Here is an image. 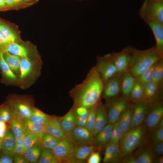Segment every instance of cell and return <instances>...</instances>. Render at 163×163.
<instances>
[{
  "label": "cell",
  "instance_id": "cell-1",
  "mask_svg": "<svg viewBox=\"0 0 163 163\" xmlns=\"http://www.w3.org/2000/svg\"><path fill=\"white\" fill-rule=\"evenodd\" d=\"M104 82L95 66L88 73L81 83L70 91L75 107L82 106L88 109L96 105L102 94Z\"/></svg>",
  "mask_w": 163,
  "mask_h": 163
},
{
  "label": "cell",
  "instance_id": "cell-2",
  "mask_svg": "<svg viewBox=\"0 0 163 163\" xmlns=\"http://www.w3.org/2000/svg\"><path fill=\"white\" fill-rule=\"evenodd\" d=\"M131 60L128 70L135 79L145 70L163 59V53L158 51L155 45L149 49L139 50L129 46Z\"/></svg>",
  "mask_w": 163,
  "mask_h": 163
},
{
  "label": "cell",
  "instance_id": "cell-3",
  "mask_svg": "<svg viewBox=\"0 0 163 163\" xmlns=\"http://www.w3.org/2000/svg\"><path fill=\"white\" fill-rule=\"evenodd\" d=\"M42 65L41 59L21 58L18 75L19 86L24 89L32 85L40 74Z\"/></svg>",
  "mask_w": 163,
  "mask_h": 163
},
{
  "label": "cell",
  "instance_id": "cell-4",
  "mask_svg": "<svg viewBox=\"0 0 163 163\" xmlns=\"http://www.w3.org/2000/svg\"><path fill=\"white\" fill-rule=\"evenodd\" d=\"M6 101L16 116L23 120L30 119L35 107L32 97L11 94L6 97Z\"/></svg>",
  "mask_w": 163,
  "mask_h": 163
},
{
  "label": "cell",
  "instance_id": "cell-5",
  "mask_svg": "<svg viewBox=\"0 0 163 163\" xmlns=\"http://www.w3.org/2000/svg\"><path fill=\"white\" fill-rule=\"evenodd\" d=\"M145 133V128L140 125L130 129L124 134L120 145L123 156L131 154L141 145Z\"/></svg>",
  "mask_w": 163,
  "mask_h": 163
},
{
  "label": "cell",
  "instance_id": "cell-6",
  "mask_svg": "<svg viewBox=\"0 0 163 163\" xmlns=\"http://www.w3.org/2000/svg\"><path fill=\"white\" fill-rule=\"evenodd\" d=\"M139 14L146 24L154 22L163 23V2L144 0Z\"/></svg>",
  "mask_w": 163,
  "mask_h": 163
},
{
  "label": "cell",
  "instance_id": "cell-7",
  "mask_svg": "<svg viewBox=\"0 0 163 163\" xmlns=\"http://www.w3.org/2000/svg\"><path fill=\"white\" fill-rule=\"evenodd\" d=\"M6 51L21 58L41 59L35 46L29 41H24L22 40L10 43L5 47L2 51Z\"/></svg>",
  "mask_w": 163,
  "mask_h": 163
},
{
  "label": "cell",
  "instance_id": "cell-8",
  "mask_svg": "<svg viewBox=\"0 0 163 163\" xmlns=\"http://www.w3.org/2000/svg\"><path fill=\"white\" fill-rule=\"evenodd\" d=\"M94 66L104 83L118 73L113 60L111 53L102 56H97L96 65Z\"/></svg>",
  "mask_w": 163,
  "mask_h": 163
},
{
  "label": "cell",
  "instance_id": "cell-9",
  "mask_svg": "<svg viewBox=\"0 0 163 163\" xmlns=\"http://www.w3.org/2000/svg\"><path fill=\"white\" fill-rule=\"evenodd\" d=\"M74 146L68 138L59 142L52 150L59 163H76L74 155Z\"/></svg>",
  "mask_w": 163,
  "mask_h": 163
},
{
  "label": "cell",
  "instance_id": "cell-10",
  "mask_svg": "<svg viewBox=\"0 0 163 163\" xmlns=\"http://www.w3.org/2000/svg\"><path fill=\"white\" fill-rule=\"evenodd\" d=\"M108 101L107 104L108 109V122L113 124L118 120L121 115L128 105V98L123 96Z\"/></svg>",
  "mask_w": 163,
  "mask_h": 163
},
{
  "label": "cell",
  "instance_id": "cell-11",
  "mask_svg": "<svg viewBox=\"0 0 163 163\" xmlns=\"http://www.w3.org/2000/svg\"><path fill=\"white\" fill-rule=\"evenodd\" d=\"M111 54L117 73L123 74L128 70L131 58L129 46L125 47L119 52H114Z\"/></svg>",
  "mask_w": 163,
  "mask_h": 163
},
{
  "label": "cell",
  "instance_id": "cell-12",
  "mask_svg": "<svg viewBox=\"0 0 163 163\" xmlns=\"http://www.w3.org/2000/svg\"><path fill=\"white\" fill-rule=\"evenodd\" d=\"M94 137L92 133L85 127L75 126L68 138L76 146L88 145L94 140Z\"/></svg>",
  "mask_w": 163,
  "mask_h": 163
},
{
  "label": "cell",
  "instance_id": "cell-13",
  "mask_svg": "<svg viewBox=\"0 0 163 163\" xmlns=\"http://www.w3.org/2000/svg\"><path fill=\"white\" fill-rule=\"evenodd\" d=\"M123 74L117 73L104 83L103 92V97L109 99L115 97L121 91Z\"/></svg>",
  "mask_w": 163,
  "mask_h": 163
},
{
  "label": "cell",
  "instance_id": "cell-14",
  "mask_svg": "<svg viewBox=\"0 0 163 163\" xmlns=\"http://www.w3.org/2000/svg\"><path fill=\"white\" fill-rule=\"evenodd\" d=\"M0 71L1 82L7 85L19 86L18 77L13 72L5 61L3 51H0Z\"/></svg>",
  "mask_w": 163,
  "mask_h": 163
},
{
  "label": "cell",
  "instance_id": "cell-15",
  "mask_svg": "<svg viewBox=\"0 0 163 163\" xmlns=\"http://www.w3.org/2000/svg\"><path fill=\"white\" fill-rule=\"evenodd\" d=\"M148 102L144 98L135 102L130 129L140 125L144 121Z\"/></svg>",
  "mask_w": 163,
  "mask_h": 163
},
{
  "label": "cell",
  "instance_id": "cell-16",
  "mask_svg": "<svg viewBox=\"0 0 163 163\" xmlns=\"http://www.w3.org/2000/svg\"><path fill=\"white\" fill-rule=\"evenodd\" d=\"M163 116V106L161 103L154 104L149 110L145 119L147 127L152 130L156 127L160 120Z\"/></svg>",
  "mask_w": 163,
  "mask_h": 163
},
{
  "label": "cell",
  "instance_id": "cell-17",
  "mask_svg": "<svg viewBox=\"0 0 163 163\" xmlns=\"http://www.w3.org/2000/svg\"><path fill=\"white\" fill-rule=\"evenodd\" d=\"M0 31L10 43L22 40L18 26L2 19L0 22Z\"/></svg>",
  "mask_w": 163,
  "mask_h": 163
},
{
  "label": "cell",
  "instance_id": "cell-18",
  "mask_svg": "<svg viewBox=\"0 0 163 163\" xmlns=\"http://www.w3.org/2000/svg\"><path fill=\"white\" fill-rule=\"evenodd\" d=\"M123 156L118 144H107L104 154L103 162L117 163L120 162Z\"/></svg>",
  "mask_w": 163,
  "mask_h": 163
},
{
  "label": "cell",
  "instance_id": "cell-19",
  "mask_svg": "<svg viewBox=\"0 0 163 163\" xmlns=\"http://www.w3.org/2000/svg\"><path fill=\"white\" fill-rule=\"evenodd\" d=\"M45 127L46 133L60 140L68 138L61 126L59 118L52 117L48 123L45 126Z\"/></svg>",
  "mask_w": 163,
  "mask_h": 163
},
{
  "label": "cell",
  "instance_id": "cell-20",
  "mask_svg": "<svg viewBox=\"0 0 163 163\" xmlns=\"http://www.w3.org/2000/svg\"><path fill=\"white\" fill-rule=\"evenodd\" d=\"M107 113L106 107L99 103L97 106L95 126L93 133L94 137L96 136L99 132L107 125Z\"/></svg>",
  "mask_w": 163,
  "mask_h": 163
},
{
  "label": "cell",
  "instance_id": "cell-21",
  "mask_svg": "<svg viewBox=\"0 0 163 163\" xmlns=\"http://www.w3.org/2000/svg\"><path fill=\"white\" fill-rule=\"evenodd\" d=\"M75 113L73 107L64 116L59 118L61 126L68 137L75 126Z\"/></svg>",
  "mask_w": 163,
  "mask_h": 163
},
{
  "label": "cell",
  "instance_id": "cell-22",
  "mask_svg": "<svg viewBox=\"0 0 163 163\" xmlns=\"http://www.w3.org/2000/svg\"><path fill=\"white\" fill-rule=\"evenodd\" d=\"M146 24L149 27L153 34L156 48L160 52L163 53V23L151 22Z\"/></svg>",
  "mask_w": 163,
  "mask_h": 163
},
{
  "label": "cell",
  "instance_id": "cell-23",
  "mask_svg": "<svg viewBox=\"0 0 163 163\" xmlns=\"http://www.w3.org/2000/svg\"><path fill=\"white\" fill-rule=\"evenodd\" d=\"M100 147L93 145H82L75 146L74 155L76 162L88 159L91 153Z\"/></svg>",
  "mask_w": 163,
  "mask_h": 163
},
{
  "label": "cell",
  "instance_id": "cell-24",
  "mask_svg": "<svg viewBox=\"0 0 163 163\" xmlns=\"http://www.w3.org/2000/svg\"><path fill=\"white\" fill-rule=\"evenodd\" d=\"M9 123L12 131L16 139L22 138L28 132L24 120L15 115Z\"/></svg>",
  "mask_w": 163,
  "mask_h": 163
},
{
  "label": "cell",
  "instance_id": "cell-25",
  "mask_svg": "<svg viewBox=\"0 0 163 163\" xmlns=\"http://www.w3.org/2000/svg\"><path fill=\"white\" fill-rule=\"evenodd\" d=\"M133 109V105L128 104L117 121L124 134L130 129L132 119Z\"/></svg>",
  "mask_w": 163,
  "mask_h": 163
},
{
  "label": "cell",
  "instance_id": "cell-26",
  "mask_svg": "<svg viewBox=\"0 0 163 163\" xmlns=\"http://www.w3.org/2000/svg\"><path fill=\"white\" fill-rule=\"evenodd\" d=\"M135 81V78L129 70L123 73L121 91L123 96L129 97Z\"/></svg>",
  "mask_w": 163,
  "mask_h": 163
},
{
  "label": "cell",
  "instance_id": "cell-27",
  "mask_svg": "<svg viewBox=\"0 0 163 163\" xmlns=\"http://www.w3.org/2000/svg\"><path fill=\"white\" fill-rule=\"evenodd\" d=\"M39 141L27 149L23 155L31 163H36L40 157L42 146Z\"/></svg>",
  "mask_w": 163,
  "mask_h": 163
},
{
  "label": "cell",
  "instance_id": "cell-28",
  "mask_svg": "<svg viewBox=\"0 0 163 163\" xmlns=\"http://www.w3.org/2000/svg\"><path fill=\"white\" fill-rule=\"evenodd\" d=\"M2 51L5 61L11 70L18 77L21 58L6 51Z\"/></svg>",
  "mask_w": 163,
  "mask_h": 163
},
{
  "label": "cell",
  "instance_id": "cell-29",
  "mask_svg": "<svg viewBox=\"0 0 163 163\" xmlns=\"http://www.w3.org/2000/svg\"><path fill=\"white\" fill-rule=\"evenodd\" d=\"M144 98L149 103L152 101L157 94L160 86L153 81L143 85Z\"/></svg>",
  "mask_w": 163,
  "mask_h": 163
},
{
  "label": "cell",
  "instance_id": "cell-30",
  "mask_svg": "<svg viewBox=\"0 0 163 163\" xmlns=\"http://www.w3.org/2000/svg\"><path fill=\"white\" fill-rule=\"evenodd\" d=\"M113 126V124L110 123L106 125L97 135L96 142L100 146H104L108 142Z\"/></svg>",
  "mask_w": 163,
  "mask_h": 163
},
{
  "label": "cell",
  "instance_id": "cell-31",
  "mask_svg": "<svg viewBox=\"0 0 163 163\" xmlns=\"http://www.w3.org/2000/svg\"><path fill=\"white\" fill-rule=\"evenodd\" d=\"M27 127L28 132L36 136L40 140L46 133L45 126L35 123L30 119L23 120Z\"/></svg>",
  "mask_w": 163,
  "mask_h": 163
},
{
  "label": "cell",
  "instance_id": "cell-32",
  "mask_svg": "<svg viewBox=\"0 0 163 163\" xmlns=\"http://www.w3.org/2000/svg\"><path fill=\"white\" fill-rule=\"evenodd\" d=\"M52 117L35 107L29 119L35 123L45 126Z\"/></svg>",
  "mask_w": 163,
  "mask_h": 163
},
{
  "label": "cell",
  "instance_id": "cell-33",
  "mask_svg": "<svg viewBox=\"0 0 163 163\" xmlns=\"http://www.w3.org/2000/svg\"><path fill=\"white\" fill-rule=\"evenodd\" d=\"M38 162L39 163H59L52 150L42 147L41 154Z\"/></svg>",
  "mask_w": 163,
  "mask_h": 163
},
{
  "label": "cell",
  "instance_id": "cell-34",
  "mask_svg": "<svg viewBox=\"0 0 163 163\" xmlns=\"http://www.w3.org/2000/svg\"><path fill=\"white\" fill-rule=\"evenodd\" d=\"M15 116L6 101L0 105V122L9 123Z\"/></svg>",
  "mask_w": 163,
  "mask_h": 163
},
{
  "label": "cell",
  "instance_id": "cell-35",
  "mask_svg": "<svg viewBox=\"0 0 163 163\" xmlns=\"http://www.w3.org/2000/svg\"><path fill=\"white\" fill-rule=\"evenodd\" d=\"M15 139L12 131L7 129L5 136L2 140L3 151L12 152L15 146Z\"/></svg>",
  "mask_w": 163,
  "mask_h": 163
},
{
  "label": "cell",
  "instance_id": "cell-36",
  "mask_svg": "<svg viewBox=\"0 0 163 163\" xmlns=\"http://www.w3.org/2000/svg\"><path fill=\"white\" fill-rule=\"evenodd\" d=\"M61 140L47 133L42 136L40 142L42 147L52 150Z\"/></svg>",
  "mask_w": 163,
  "mask_h": 163
},
{
  "label": "cell",
  "instance_id": "cell-37",
  "mask_svg": "<svg viewBox=\"0 0 163 163\" xmlns=\"http://www.w3.org/2000/svg\"><path fill=\"white\" fill-rule=\"evenodd\" d=\"M163 79V60L161 59L155 64L154 69L152 81L159 86L161 84Z\"/></svg>",
  "mask_w": 163,
  "mask_h": 163
},
{
  "label": "cell",
  "instance_id": "cell-38",
  "mask_svg": "<svg viewBox=\"0 0 163 163\" xmlns=\"http://www.w3.org/2000/svg\"><path fill=\"white\" fill-rule=\"evenodd\" d=\"M143 85L136 79L134 85L129 97L134 102L144 98Z\"/></svg>",
  "mask_w": 163,
  "mask_h": 163
},
{
  "label": "cell",
  "instance_id": "cell-39",
  "mask_svg": "<svg viewBox=\"0 0 163 163\" xmlns=\"http://www.w3.org/2000/svg\"><path fill=\"white\" fill-rule=\"evenodd\" d=\"M135 155L137 158L138 163L153 162V156L151 152L148 150L144 149H139Z\"/></svg>",
  "mask_w": 163,
  "mask_h": 163
},
{
  "label": "cell",
  "instance_id": "cell-40",
  "mask_svg": "<svg viewBox=\"0 0 163 163\" xmlns=\"http://www.w3.org/2000/svg\"><path fill=\"white\" fill-rule=\"evenodd\" d=\"M10 10H18L32 5V4L23 0H4Z\"/></svg>",
  "mask_w": 163,
  "mask_h": 163
},
{
  "label": "cell",
  "instance_id": "cell-41",
  "mask_svg": "<svg viewBox=\"0 0 163 163\" xmlns=\"http://www.w3.org/2000/svg\"><path fill=\"white\" fill-rule=\"evenodd\" d=\"M155 64L142 73L136 78V80L143 85L152 81L153 72Z\"/></svg>",
  "mask_w": 163,
  "mask_h": 163
},
{
  "label": "cell",
  "instance_id": "cell-42",
  "mask_svg": "<svg viewBox=\"0 0 163 163\" xmlns=\"http://www.w3.org/2000/svg\"><path fill=\"white\" fill-rule=\"evenodd\" d=\"M98 104L89 109L88 117L85 126L92 134L95 126L96 112Z\"/></svg>",
  "mask_w": 163,
  "mask_h": 163
},
{
  "label": "cell",
  "instance_id": "cell-43",
  "mask_svg": "<svg viewBox=\"0 0 163 163\" xmlns=\"http://www.w3.org/2000/svg\"><path fill=\"white\" fill-rule=\"evenodd\" d=\"M39 141L40 140L36 136L28 132L23 138V145L26 151Z\"/></svg>",
  "mask_w": 163,
  "mask_h": 163
},
{
  "label": "cell",
  "instance_id": "cell-44",
  "mask_svg": "<svg viewBox=\"0 0 163 163\" xmlns=\"http://www.w3.org/2000/svg\"><path fill=\"white\" fill-rule=\"evenodd\" d=\"M3 151V152L0 155V163L14 162L13 152L6 151Z\"/></svg>",
  "mask_w": 163,
  "mask_h": 163
},
{
  "label": "cell",
  "instance_id": "cell-45",
  "mask_svg": "<svg viewBox=\"0 0 163 163\" xmlns=\"http://www.w3.org/2000/svg\"><path fill=\"white\" fill-rule=\"evenodd\" d=\"M89 110L85 114L83 115H78L75 114V126L85 127L89 114Z\"/></svg>",
  "mask_w": 163,
  "mask_h": 163
},
{
  "label": "cell",
  "instance_id": "cell-46",
  "mask_svg": "<svg viewBox=\"0 0 163 163\" xmlns=\"http://www.w3.org/2000/svg\"><path fill=\"white\" fill-rule=\"evenodd\" d=\"M113 129L115 136L114 143L118 144L123 137L124 133L120 126L117 121L113 124Z\"/></svg>",
  "mask_w": 163,
  "mask_h": 163
},
{
  "label": "cell",
  "instance_id": "cell-47",
  "mask_svg": "<svg viewBox=\"0 0 163 163\" xmlns=\"http://www.w3.org/2000/svg\"><path fill=\"white\" fill-rule=\"evenodd\" d=\"M163 141V128H157L154 134L153 138L154 143L155 145Z\"/></svg>",
  "mask_w": 163,
  "mask_h": 163
},
{
  "label": "cell",
  "instance_id": "cell-48",
  "mask_svg": "<svg viewBox=\"0 0 163 163\" xmlns=\"http://www.w3.org/2000/svg\"><path fill=\"white\" fill-rule=\"evenodd\" d=\"M101 160V156L99 152L94 151L91 153L88 158L87 163H99Z\"/></svg>",
  "mask_w": 163,
  "mask_h": 163
},
{
  "label": "cell",
  "instance_id": "cell-49",
  "mask_svg": "<svg viewBox=\"0 0 163 163\" xmlns=\"http://www.w3.org/2000/svg\"><path fill=\"white\" fill-rule=\"evenodd\" d=\"M155 145L151 152L153 156H161L163 154V142L155 144Z\"/></svg>",
  "mask_w": 163,
  "mask_h": 163
},
{
  "label": "cell",
  "instance_id": "cell-50",
  "mask_svg": "<svg viewBox=\"0 0 163 163\" xmlns=\"http://www.w3.org/2000/svg\"><path fill=\"white\" fill-rule=\"evenodd\" d=\"M124 156L121 160L122 163H138L137 158L135 155L129 154Z\"/></svg>",
  "mask_w": 163,
  "mask_h": 163
},
{
  "label": "cell",
  "instance_id": "cell-51",
  "mask_svg": "<svg viewBox=\"0 0 163 163\" xmlns=\"http://www.w3.org/2000/svg\"><path fill=\"white\" fill-rule=\"evenodd\" d=\"M14 162L16 163H29V162L23 155L14 153Z\"/></svg>",
  "mask_w": 163,
  "mask_h": 163
},
{
  "label": "cell",
  "instance_id": "cell-52",
  "mask_svg": "<svg viewBox=\"0 0 163 163\" xmlns=\"http://www.w3.org/2000/svg\"><path fill=\"white\" fill-rule=\"evenodd\" d=\"M11 43L0 31V51H2L5 47Z\"/></svg>",
  "mask_w": 163,
  "mask_h": 163
},
{
  "label": "cell",
  "instance_id": "cell-53",
  "mask_svg": "<svg viewBox=\"0 0 163 163\" xmlns=\"http://www.w3.org/2000/svg\"><path fill=\"white\" fill-rule=\"evenodd\" d=\"M74 108L75 114L78 115H83L85 114L88 111L86 108L82 106L75 107Z\"/></svg>",
  "mask_w": 163,
  "mask_h": 163
},
{
  "label": "cell",
  "instance_id": "cell-54",
  "mask_svg": "<svg viewBox=\"0 0 163 163\" xmlns=\"http://www.w3.org/2000/svg\"><path fill=\"white\" fill-rule=\"evenodd\" d=\"M26 151L23 145L15 146L12 152L13 153L23 155Z\"/></svg>",
  "mask_w": 163,
  "mask_h": 163
},
{
  "label": "cell",
  "instance_id": "cell-55",
  "mask_svg": "<svg viewBox=\"0 0 163 163\" xmlns=\"http://www.w3.org/2000/svg\"><path fill=\"white\" fill-rule=\"evenodd\" d=\"M10 10V9L4 0H0V11H5Z\"/></svg>",
  "mask_w": 163,
  "mask_h": 163
},
{
  "label": "cell",
  "instance_id": "cell-56",
  "mask_svg": "<svg viewBox=\"0 0 163 163\" xmlns=\"http://www.w3.org/2000/svg\"><path fill=\"white\" fill-rule=\"evenodd\" d=\"M7 129V127L0 129V139L2 140L5 137Z\"/></svg>",
  "mask_w": 163,
  "mask_h": 163
},
{
  "label": "cell",
  "instance_id": "cell-57",
  "mask_svg": "<svg viewBox=\"0 0 163 163\" xmlns=\"http://www.w3.org/2000/svg\"><path fill=\"white\" fill-rule=\"evenodd\" d=\"M153 162L156 163H163V156L162 155L158 156L155 158H154Z\"/></svg>",
  "mask_w": 163,
  "mask_h": 163
},
{
  "label": "cell",
  "instance_id": "cell-58",
  "mask_svg": "<svg viewBox=\"0 0 163 163\" xmlns=\"http://www.w3.org/2000/svg\"><path fill=\"white\" fill-rule=\"evenodd\" d=\"M23 138L20 139H15V146L23 145Z\"/></svg>",
  "mask_w": 163,
  "mask_h": 163
},
{
  "label": "cell",
  "instance_id": "cell-59",
  "mask_svg": "<svg viewBox=\"0 0 163 163\" xmlns=\"http://www.w3.org/2000/svg\"><path fill=\"white\" fill-rule=\"evenodd\" d=\"M157 128H163V118L162 117L159 121L157 127Z\"/></svg>",
  "mask_w": 163,
  "mask_h": 163
},
{
  "label": "cell",
  "instance_id": "cell-60",
  "mask_svg": "<svg viewBox=\"0 0 163 163\" xmlns=\"http://www.w3.org/2000/svg\"><path fill=\"white\" fill-rule=\"evenodd\" d=\"M26 2L30 3L32 4L35 3L37 2L39 0H23Z\"/></svg>",
  "mask_w": 163,
  "mask_h": 163
},
{
  "label": "cell",
  "instance_id": "cell-61",
  "mask_svg": "<svg viewBox=\"0 0 163 163\" xmlns=\"http://www.w3.org/2000/svg\"><path fill=\"white\" fill-rule=\"evenodd\" d=\"M5 127H7L6 123L0 122V129Z\"/></svg>",
  "mask_w": 163,
  "mask_h": 163
},
{
  "label": "cell",
  "instance_id": "cell-62",
  "mask_svg": "<svg viewBox=\"0 0 163 163\" xmlns=\"http://www.w3.org/2000/svg\"><path fill=\"white\" fill-rule=\"evenodd\" d=\"M0 150H3L2 140L0 139Z\"/></svg>",
  "mask_w": 163,
  "mask_h": 163
},
{
  "label": "cell",
  "instance_id": "cell-63",
  "mask_svg": "<svg viewBox=\"0 0 163 163\" xmlns=\"http://www.w3.org/2000/svg\"><path fill=\"white\" fill-rule=\"evenodd\" d=\"M156 2H163V0H150Z\"/></svg>",
  "mask_w": 163,
  "mask_h": 163
},
{
  "label": "cell",
  "instance_id": "cell-64",
  "mask_svg": "<svg viewBox=\"0 0 163 163\" xmlns=\"http://www.w3.org/2000/svg\"><path fill=\"white\" fill-rule=\"evenodd\" d=\"M1 19H2L1 18H0V22L1 21Z\"/></svg>",
  "mask_w": 163,
  "mask_h": 163
}]
</instances>
